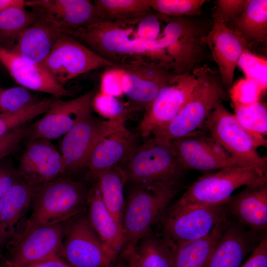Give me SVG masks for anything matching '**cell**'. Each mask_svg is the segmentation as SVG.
<instances>
[{"instance_id": "cell-17", "label": "cell", "mask_w": 267, "mask_h": 267, "mask_svg": "<svg viewBox=\"0 0 267 267\" xmlns=\"http://www.w3.org/2000/svg\"><path fill=\"white\" fill-rule=\"evenodd\" d=\"M96 93L93 89L69 100L58 99L45 115L28 127L26 137L31 141L38 139L51 140L65 135L79 122L92 114V101Z\"/></svg>"}, {"instance_id": "cell-13", "label": "cell", "mask_w": 267, "mask_h": 267, "mask_svg": "<svg viewBox=\"0 0 267 267\" xmlns=\"http://www.w3.org/2000/svg\"><path fill=\"white\" fill-rule=\"evenodd\" d=\"M197 83L193 73L175 75L145 110L137 130L145 138L169 123L188 100Z\"/></svg>"}, {"instance_id": "cell-41", "label": "cell", "mask_w": 267, "mask_h": 267, "mask_svg": "<svg viewBox=\"0 0 267 267\" xmlns=\"http://www.w3.org/2000/svg\"><path fill=\"white\" fill-rule=\"evenodd\" d=\"M247 0H218L213 14L214 22L225 25L236 18L242 12Z\"/></svg>"}, {"instance_id": "cell-3", "label": "cell", "mask_w": 267, "mask_h": 267, "mask_svg": "<svg viewBox=\"0 0 267 267\" xmlns=\"http://www.w3.org/2000/svg\"><path fill=\"white\" fill-rule=\"evenodd\" d=\"M81 182L63 176L34 188L32 211L25 227L68 222L81 215L89 192Z\"/></svg>"}, {"instance_id": "cell-20", "label": "cell", "mask_w": 267, "mask_h": 267, "mask_svg": "<svg viewBox=\"0 0 267 267\" xmlns=\"http://www.w3.org/2000/svg\"><path fill=\"white\" fill-rule=\"evenodd\" d=\"M0 62L13 79L23 87L59 98L72 96V91L56 82L41 64L31 62L0 46Z\"/></svg>"}, {"instance_id": "cell-26", "label": "cell", "mask_w": 267, "mask_h": 267, "mask_svg": "<svg viewBox=\"0 0 267 267\" xmlns=\"http://www.w3.org/2000/svg\"><path fill=\"white\" fill-rule=\"evenodd\" d=\"M34 188L19 178L6 196L0 211V241L2 246L25 227Z\"/></svg>"}, {"instance_id": "cell-18", "label": "cell", "mask_w": 267, "mask_h": 267, "mask_svg": "<svg viewBox=\"0 0 267 267\" xmlns=\"http://www.w3.org/2000/svg\"><path fill=\"white\" fill-rule=\"evenodd\" d=\"M19 179L34 187L63 176L65 166L49 140L32 141L22 154L16 172Z\"/></svg>"}, {"instance_id": "cell-30", "label": "cell", "mask_w": 267, "mask_h": 267, "mask_svg": "<svg viewBox=\"0 0 267 267\" xmlns=\"http://www.w3.org/2000/svg\"><path fill=\"white\" fill-rule=\"evenodd\" d=\"M227 222L226 219L220 222L204 237L176 245L173 267H205Z\"/></svg>"}, {"instance_id": "cell-6", "label": "cell", "mask_w": 267, "mask_h": 267, "mask_svg": "<svg viewBox=\"0 0 267 267\" xmlns=\"http://www.w3.org/2000/svg\"><path fill=\"white\" fill-rule=\"evenodd\" d=\"M266 176L267 173L253 167L234 166L222 169L199 177L175 204L182 206L224 205L236 189Z\"/></svg>"}, {"instance_id": "cell-22", "label": "cell", "mask_w": 267, "mask_h": 267, "mask_svg": "<svg viewBox=\"0 0 267 267\" xmlns=\"http://www.w3.org/2000/svg\"><path fill=\"white\" fill-rule=\"evenodd\" d=\"M228 209L243 224L254 231L267 226V176L245 186L226 203Z\"/></svg>"}, {"instance_id": "cell-10", "label": "cell", "mask_w": 267, "mask_h": 267, "mask_svg": "<svg viewBox=\"0 0 267 267\" xmlns=\"http://www.w3.org/2000/svg\"><path fill=\"white\" fill-rule=\"evenodd\" d=\"M223 205L182 206L175 204L163 222V236L175 245L209 235L226 219Z\"/></svg>"}, {"instance_id": "cell-48", "label": "cell", "mask_w": 267, "mask_h": 267, "mask_svg": "<svg viewBox=\"0 0 267 267\" xmlns=\"http://www.w3.org/2000/svg\"><path fill=\"white\" fill-rule=\"evenodd\" d=\"M110 267H130L129 266L128 264L124 265L121 263L114 264V263H113Z\"/></svg>"}, {"instance_id": "cell-49", "label": "cell", "mask_w": 267, "mask_h": 267, "mask_svg": "<svg viewBox=\"0 0 267 267\" xmlns=\"http://www.w3.org/2000/svg\"><path fill=\"white\" fill-rule=\"evenodd\" d=\"M2 245H1V243L0 242V250H1V249L2 248ZM2 266V261H1L0 260V267H1Z\"/></svg>"}, {"instance_id": "cell-11", "label": "cell", "mask_w": 267, "mask_h": 267, "mask_svg": "<svg viewBox=\"0 0 267 267\" xmlns=\"http://www.w3.org/2000/svg\"><path fill=\"white\" fill-rule=\"evenodd\" d=\"M41 64L56 82L64 86L80 75L118 64L102 58L75 39L62 32Z\"/></svg>"}, {"instance_id": "cell-45", "label": "cell", "mask_w": 267, "mask_h": 267, "mask_svg": "<svg viewBox=\"0 0 267 267\" xmlns=\"http://www.w3.org/2000/svg\"><path fill=\"white\" fill-rule=\"evenodd\" d=\"M19 178L17 172L0 170V211L8 192Z\"/></svg>"}, {"instance_id": "cell-21", "label": "cell", "mask_w": 267, "mask_h": 267, "mask_svg": "<svg viewBox=\"0 0 267 267\" xmlns=\"http://www.w3.org/2000/svg\"><path fill=\"white\" fill-rule=\"evenodd\" d=\"M39 12L37 20L20 35L11 50L36 64L46 59L62 33L51 16Z\"/></svg>"}, {"instance_id": "cell-35", "label": "cell", "mask_w": 267, "mask_h": 267, "mask_svg": "<svg viewBox=\"0 0 267 267\" xmlns=\"http://www.w3.org/2000/svg\"><path fill=\"white\" fill-rule=\"evenodd\" d=\"M233 115L240 125L256 135L264 137L267 133L266 104L258 101L252 104L234 107Z\"/></svg>"}, {"instance_id": "cell-46", "label": "cell", "mask_w": 267, "mask_h": 267, "mask_svg": "<svg viewBox=\"0 0 267 267\" xmlns=\"http://www.w3.org/2000/svg\"><path fill=\"white\" fill-rule=\"evenodd\" d=\"M19 267H71L58 256Z\"/></svg>"}, {"instance_id": "cell-27", "label": "cell", "mask_w": 267, "mask_h": 267, "mask_svg": "<svg viewBox=\"0 0 267 267\" xmlns=\"http://www.w3.org/2000/svg\"><path fill=\"white\" fill-rule=\"evenodd\" d=\"M252 245L251 236L241 225L227 222L205 267H239Z\"/></svg>"}, {"instance_id": "cell-47", "label": "cell", "mask_w": 267, "mask_h": 267, "mask_svg": "<svg viewBox=\"0 0 267 267\" xmlns=\"http://www.w3.org/2000/svg\"><path fill=\"white\" fill-rule=\"evenodd\" d=\"M25 0H0V13L13 6L24 5Z\"/></svg>"}, {"instance_id": "cell-5", "label": "cell", "mask_w": 267, "mask_h": 267, "mask_svg": "<svg viewBox=\"0 0 267 267\" xmlns=\"http://www.w3.org/2000/svg\"><path fill=\"white\" fill-rule=\"evenodd\" d=\"M122 166L128 181L132 183L164 180L178 182L183 170L171 142L153 136L144 138Z\"/></svg>"}, {"instance_id": "cell-15", "label": "cell", "mask_w": 267, "mask_h": 267, "mask_svg": "<svg viewBox=\"0 0 267 267\" xmlns=\"http://www.w3.org/2000/svg\"><path fill=\"white\" fill-rule=\"evenodd\" d=\"M204 34L197 23L184 17H174L161 39L172 70L177 74L190 73L202 57Z\"/></svg>"}, {"instance_id": "cell-29", "label": "cell", "mask_w": 267, "mask_h": 267, "mask_svg": "<svg viewBox=\"0 0 267 267\" xmlns=\"http://www.w3.org/2000/svg\"><path fill=\"white\" fill-rule=\"evenodd\" d=\"M230 22L233 23V29H230L244 40L249 49L266 39L267 0H247L241 14Z\"/></svg>"}, {"instance_id": "cell-19", "label": "cell", "mask_w": 267, "mask_h": 267, "mask_svg": "<svg viewBox=\"0 0 267 267\" xmlns=\"http://www.w3.org/2000/svg\"><path fill=\"white\" fill-rule=\"evenodd\" d=\"M218 66L222 84L225 89L232 84L234 72L243 52L248 49L244 40L227 25L214 22L210 31L202 38Z\"/></svg>"}, {"instance_id": "cell-32", "label": "cell", "mask_w": 267, "mask_h": 267, "mask_svg": "<svg viewBox=\"0 0 267 267\" xmlns=\"http://www.w3.org/2000/svg\"><path fill=\"white\" fill-rule=\"evenodd\" d=\"M25 4L13 6L0 13V46L11 50L20 35L38 18L36 10H27Z\"/></svg>"}, {"instance_id": "cell-4", "label": "cell", "mask_w": 267, "mask_h": 267, "mask_svg": "<svg viewBox=\"0 0 267 267\" xmlns=\"http://www.w3.org/2000/svg\"><path fill=\"white\" fill-rule=\"evenodd\" d=\"M203 127L237 166L253 167L267 173V160L257 151L259 147L267 146V140L245 130L222 102L211 112Z\"/></svg>"}, {"instance_id": "cell-31", "label": "cell", "mask_w": 267, "mask_h": 267, "mask_svg": "<svg viewBox=\"0 0 267 267\" xmlns=\"http://www.w3.org/2000/svg\"><path fill=\"white\" fill-rule=\"evenodd\" d=\"M94 178L105 206L122 226L125 206L124 185L127 181L124 171L117 166L99 173Z\"/></svg>"}, {"instance_id": "cell-1", "label": "cell", "mask_w": 267, "mask_h": 267, "mask_svg": "<svg viewBox=\"0 0 267 267\" xmlns=\"http://www.w3.org/2000/svg\"><path fill=\"white\" fill-rule=\"evenodd\" d=\"M178 183L157 180L133 183L122 221L124 257L132 253L139 240L151 231L175 196Z\"/></svg>"}, {"instance_id": "cell-33", "label": "cell", "mask_w": 267, "mask_h": 267, "mask_svg": "<svg viewBox=\"0 0 267 267\" xmlns=\"http://www.w3.org/2000/svg\"><path fill=\"white\" fill-rule=\"evenodd\" d=\"M93 3L99 20L103 22L127 21L154 12L146 0H95Z\"/></svg>"}, {"instance_id": "cell-14", "label": "cell", "mask_w": 267, "mask_h": 267, "mask_svg": "<svg viewBox=\"0 0 267 267\" xmlns=\"http://www.w3.org/2000/svg\"><path fill=\"white\" fill-rule=\"evenodd\" d=\"M126 130L123 123L101 120L92 114L86 117L62 139L60 153L66 172L77 171L86 167L92 150L102 138L113 132Z\"/></svg>"}, {"instance_id": "cell-34", "label": "cell", "mask_w": 267, "mask_h": 267, "mask_svg": "<svg viewBox=\"0 0 267 267\" xmlns=\"http://www.w3.org/2000/svg\"><path fill=\"white\" fill-rule=\"evenodd\" d=\"M59 99L52 97L36 101L14 112L0 113V137L14 130L41 114L46 113L53 103Z\"/></svg>"}, {"instance_id": "cell-16", "label": "cell", "mask_w": 267, "mask_h": 267, "mask_svg": "<svg viewBox=\"0 0 267 267\" xmlns=\"http://www.w3.org/2000/svg\"><path fill=\"white\" fill-rule=\"evenodd\" d=\"M201 129L170 141L181 168L209 172L237 166L209 132Z\"/></svg>"}, {"instance_id": "cell-24", "label": "cell", "mask_w": 267, "mask_h": 267, "mask_svg": "<svg viewBox=\"0 0 267 267\" xmlns=\"http://www.w3.org/2000/svg\"><path fill=\"white\" fill-rule=\"evenodd\" d=\"M87 205L90 225L115 262L125 244L123 227L105 206L96 183L89 190Z\"/></svg>"}, {"instance_id": "cell-2", "label": "cell", "mask_w": 267, "mask_h": 267, "mask_svg": "<svg viewBox=\"0 0 267 267\" xmlns=\"http://www.w3.org/2000/svg\"><path fill=\"white\" fill-rule=\"evenodd\" d=\"M197 83L177 115L151 135L169 141L183 137L200 129L211 112L226 98L220 75L207 65L192 73Z\"/></svg>"}, {"instance_id": "cell-44", "label": "cell", "mask_w": 267, "mask_h": 267, "mask_svg": "<svg viewBox=\"0 0 267 267\" xmlns=\"http://www.w3.org/2000/svg\"><path fill=\"white\" fill-rule=\"evenodd\" d=\"M239 267H267V237H263L246 262Z\"/></svg>"}, {"instance_id": "cell-23", "label": "cell", "mask_w": 267, "mask_h": 267, "mask_svg": "<svg viewBox=\"0 0 267 267\" xmlns=\"http://www.w3.org/2000/svg\"><path fill=\"white\" fill-rule=\"evenodd\" d=\"M25 6L51 16L62 29L87 26L99 20L95 6L88 0H31Z\"/></svg>"}, {"instance_id": "cell-12", "label": "cell", "mask_w": 267, "mask_h": 267, "mask_svg": "<svg viewBox=\"0 0 267 267\" xmlns=\"http://www.w3.org/2000/svg\"><path fill=\"white\" fill-rule=\"evenodd\" d=\"M59 257L71 267H110L114 262L88 217L81 215L68 222Z\"/></svg>"}, {"instance_id": "cell-25", "label": "cell", "mask_w": 267, "mask_h": 267, "mask_svg": "<svg viewBox=\"0 0 267 267\" xmlns=\"http://www.w3.org/2000/svg\"><path fill=\"white\" fill-rule=\"evenodd\" d=\"M137 145L136 134L128 130L113 132L97 143L86 167L94 178L105 170L125 163Z\"/></svg>"}, {"instance_id": "cell-42", "label": "cell", "mask_w": 267, "mask_h": 267, "mask_svg": "<svg viewBox=\"0 0 267 267\" xmlns=\"http://www.w3.org/2000/svg\"><path fill=\"white\" fill-rule=\"evenodd\" d=\"M28 128L20 127L0 137V159L13 153L27 136Z\"/></svg>"}, {"instance_id": "cell-36", "label": "cell", "mask_w": 267, "mask_h": 267, "mask_svg": "<svg viewBox=\"0 0 267 267\" xmlns=\"http://www.w3.org/2000/svg\"><path fill=\"white\" fill-rule=\"evenodd\" d=\"M205 0H146L155 12L173 17L195 16L200 14Z\"/></svg>"}, {"instance_id": "cell-39", "label": "cell", "mask_w": 267, "mask_h": 267, "mask_svg": "<svg viewBox=\"0 0 267 267\" xmlns=\"http://www.w3.org/2000/svg\"><path fill=\"white\" fill-rule=\"evenodd\" d=\"M36 102L32 94L23 87H0V112H14Z\"/></svg>"}, {"instance_id": "cell-43", "label": "cell", "mask_w": 267, "mask_h": 267, "mask_svg": "<svg viewBox=\"0 0 267 267\" xmlns=\"http://www.w3.org/2000/svg\"><path fill=\"white\" fill-rule=\"evenodd\" d=\"M114 66L106 68L101 77V92L117 97L123 93L120 78Z\"/></svg>"}, {"instance_id": "cell-37", "label": "cell", "mask_w": 267, "mask_h": 267, "mask_svg": "<svg viewBox=\"0 0 267 267\" xmlns=\"http://www.w3.org/2000/svg\"><path fill=\"white\" fill-rule=\"evenodd\" d=\"M92 108L107 120L124 124L131 112L128 106L117 97L104 93H96L92 101Z\"/></svg>"}, {"instance_id": "cell-9", "label": "cell", "mask_w": 267, "mask_h": 267, "mask_svg": "<svg viewBox=\"0 0 267 267\" xmlns=\"http://www.w3.org/2000/svg\"><path fill=\"white\" fill-rule=\"evenodd\" d=\"M102 58L116 64L136 60L132 30L125 29L120 22L98 21L75 29H62Z\"/></svg>"}, {"instance_id": "cell-38", "label": "cell", "mask_w": 267, "mask_h": 267, "mask_svg": "<svg viewBox=\"0 0 267 267\" xmlns=\"http://www.w3.org/2000/svg\"><path fill=\"white\" fill-rule=\"evenodd\" d=\"M237 66L246 78L257 83L264 90L267 86V59L259 57L250 50H245L241 55Z\"/></svg>"}, {"instance_id": "cell-28", "label": "cell", "mask_w": 267, "mask_h": 267, "mask_svg": "<svg viewBox=\"0 0 267 267\" xmlns=\"http://www.w3.org/2000/svg\"><path fill=\"white\" fill-rule=\"evenodd\" d=\"M175 247L166 237L150 231L124 257L130 267H173Z\"/></svg>"}, {"instance_id": "cell-40", "label": "cell", "mask_w": 267, "mask_h": 267, "mask_svg": "<svg viewBox=\"0 0 267 267\" xmlns=\"http://www.w3.org/2000/svg\"><path fill=\"white\" fill-rule=\"evenodd\" d=\"M265 90L256 82L246 78L238 80L229 91L235 107L248 106L258 101Z\"/></svg>"}, {"instance_id": "cell-7", "label": "cell", "mask_w": 267, "mask_h": 267, "mask_svg": "<svg viewBox=\"0 0 267 267\" xmlns=\"http://www.w3.org/2000/svg\"><path fill=\"white\" fill-rule=\"evenodd\" d=\"M69 221L24 227L5 244L8 253L2 261L3 267H19L59 256Z\"/></svg>"}, {"instance_id": "cell-8", "label": "cell", "mask_w": 267, "mask_h": 267, "mask_svg": "<svg viewBox=\"0 0 267 267\" xmlns=\"http://www.w3.org/2000/svg\"><path fill=\"white\" fill-rule=\"evenodd\" d=\"M131 111L143 112L177 74L155 62L137 59L115 65Z\"/></svg>"}, {"instance_id": "cell-50", "label": "cell", "mask_w": 267, "mask_h": 267, "mask_svg": "<svg viewBox=\"0 0 267 267\" xmlns=\"http://www.w3.org/2000/svg\"><path fill=\"white\" fill-rule=\"evenodd\" d=\"M3 267V265H2V266H1V267Z\"/></svg>"}, {"instance_id": "cell-51", "label": "cell", "mask_w": 267, "mask_h": 267, "mask_svg": "<svg viewBox=\"0 0 267 267\" xmlns=\"http://www.w3.org/2000/svg\"><path fill=\"white\" fill-rule=\"evenodd\" d=\"M0 243H1V242H0Z\"/></svg>"}]
</instances>
